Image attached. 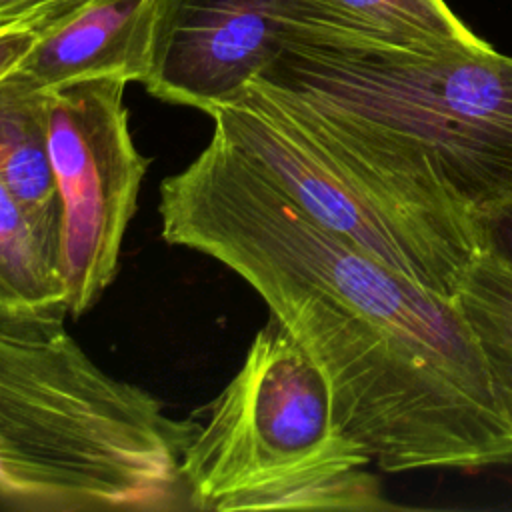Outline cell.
Returning <instances> with one entry per match:
<instances>
[{
    "mask_svg": "<svg viewBox=\"0 0 512 512\" xmlns=\"http://www.w3.org/2000/svg\"><path fill=\"white\" fill-rule=\"evenodd\" d=\"M160 234L254 288L326 380L336 430L386 472L512 464V426L454 298L310 218L212 130L160 184Z\"/></svg>",
    "mask_w": 512,
    "mask_h": 512,
    "instance_id": "6da1fadb",
    "label": "cell"
},
{
    "mask_svg": "<svg viewBox=\"0 0 512 512\" xmlns=\"http://www.w3.org/2000/svg\"><path fill=\"white\" fill-rule=\"evenodd\" d=\"M252 84L346 154L470 218L512 196V56L288 44Z\"/></svg>",
    "mask_w": 512,
    "mask_h": 512,
    "instance_id": "7a4b0ae2",
    "label": "cell"
},
{
    "mask_svg": "<svg viewBox=\"0 0 512 512\" xmlns=\"http://www.w3.org/2000/svg\"><path fill=\"white\" fill-rule=\"evenodd\" d=\"M198 424L110 376L64 318L0 314V512H188Z\"/></svg>",
    "mask_w": 512,
    "mask_h": 512,
    "instance_id": "3957f363",
    "label": "cell"
},
{
    "mask_svg": "<svg viewBox=\"0 0 512 512\" xmlns=\"http://www.w3.org/2000/svg\"><path fill=\"white\" fill-rule=\"evenodd\" d=\"M202 412L182 458L192 510L394 508L336 430L324 376L272 316Z\"/></svg>",
    "mask_w": 512,
    "mask_h": 512,
    "instance_id": "277c9868",
    "label": "cell"
},
{
    "mask_svg": "<svg viewBox=\"0 0 512 512\" xmlns=\"http://www.w3.org/2000/svg\"><path fill=\"white\" fill-rule=\"evenodd\" d=\"M210 118L318 224L454 298L480 254L474 218L346 154L252 82Z\"/></svg>",
    "mask_w": 512,
    "mask_h": 512,
    "instance_id": "5b68a950",
    "label": "cell"
},
{
    "mask_svg": "<svg viewBox=\"0 0 512 512\" xmlns=\"http://www.w3.org/2000/svg\"><path fill=\"white\" fill-rule=\"evenodd\" d=\"M126 84L92 78L50 90L46 98L60 196V274L72 318L86 314L114 282L150 166L130 134Z\"/></svg>",
    "mask_w": 512,
    "mask_h": 512,
    "instance_id": "8992f818",
    "label": "cell"
},
{
    "mask_svg": "<svg viewBox=\"0 0 512 512\" xmlns=\"http://www.w3.org/2000/svg\"><path fill=\"white\" fill-rule=\"evenodd\" d=\"M294 42L386 48L314 0H162L144 88L210 116Z\"/></svg>",
    "mask_w": 512,
    "mask_h": 512,
    "instance_id": "52a82bcc",
    "label": "cell"
},
{
    "mask_svg": "<svg viewBox=\"0 0 512 512\" xmlns=\"http://www.w3.org/2000/svg\"><path fill=\"white\" fill-rule=\"evenodd\" d=\"M162 0H76L34 20V42L12 70L50 92L92 78L144 84L154 58Z\"/></svg>",
    "mask_w": 512,
    "mask_h": 512,
    "instance_id": "ba28073f",
    "label": "cell"
},
{
    "mask_svg": "<svg viewBox=\"0 0 512 512\" xmlns=\"http://www.w3.org/2000/svg\"><path fill=\"white\" fill-rule=\"evenodd\" d=\"M48 92L12 72L0 80V178L60 266V196L50 158Z\"/></svg>",
    "mask_w": 512,
    "mask_h": 512,
    "instance_id": "9c48e42d",
    "label": "cell"
},
{
    "mask_svg": "<svg viewBox=\"0 0 512 512\" xmlns=\"http://www.w3.org/2000/svg\"><path fill=\"white\" fill-rule=\"evenodd\" d=\"M0 314L66 318L58 258L0 178Z\"/></svg>",
    "mask_w": 512,
    "mask_h": 512,
    "instance_id": "30bf717a",
    "label": "cell"
},
{
    "mask_svg": "<svg viewBox=\"0 0 512 512\" xmlns=\"http://www.w3.org/2000/svg\"><path fill=\"white\" fill-rule=\"evenodd\" d=\"M454 302L482 354L492 394L512 426V272L494 258L478 254Z\"/></svg>",
    "mask_w": 512,
    "mask_h": 512,
    "instance_id": "8fae6325",
    "label": "cell"
},
{
    "mask_svg": "<svg viewBox=\"0 0 512 512\" xmlns=\"http://www.w3.org/2000/svg\"><path fill=\"white\" fill-rule=\"evenodd\" d=\"M388 48L480 50L476 36L446 0H314Z\"/></svg>",
    "mask_w": 512,
    "mask_h": 512,
    "instance_id": "7c38bea8",
    "label": "cell"
},
{
    "mask_svg": "<svg viewBox=\"0 0 512 512\" xmlns=\"http://www.w3.org/2000/svg\"><path fill=\"white\" fill-rule=\"evenodd\" d=\"M474 228L480 254H486L512 272V196L478 212Z\"/></svg>",
    "mask_w": 512,
    "mask_h": 512,
    "instance_id": "4fadbf2b",
    "label": "cell"
},
{
    "mask_svg": "<svg viewBox=\"0 0 512 512\" xmlns=\"http://www.w3.org/2000/svg\"><path fill=\"white\" fill-rule=\"evenodd\" d=\"M34 22L0 24V80L8 76L34 42Z\"/></svg>",
    "mask_w": 512,
    "mask_h": 512,
    "instance_id": "5bb4252c",
    "label": "cell"
},
{
    "mask_svg": "<svg viewBox=\"0 0 512 512\" xmlns=\"http://www.w3.org/2000/svg\"><path fill=\"white\" fill-rule=\"evenodd\" d=\"M76 0H0V24L34 22Z\"/></svg>",
    "mask_w": 512,
    "mask_h": 512,
    "instance_id": "9a60e30c",
    "label": "cell"
}]
</instances>
